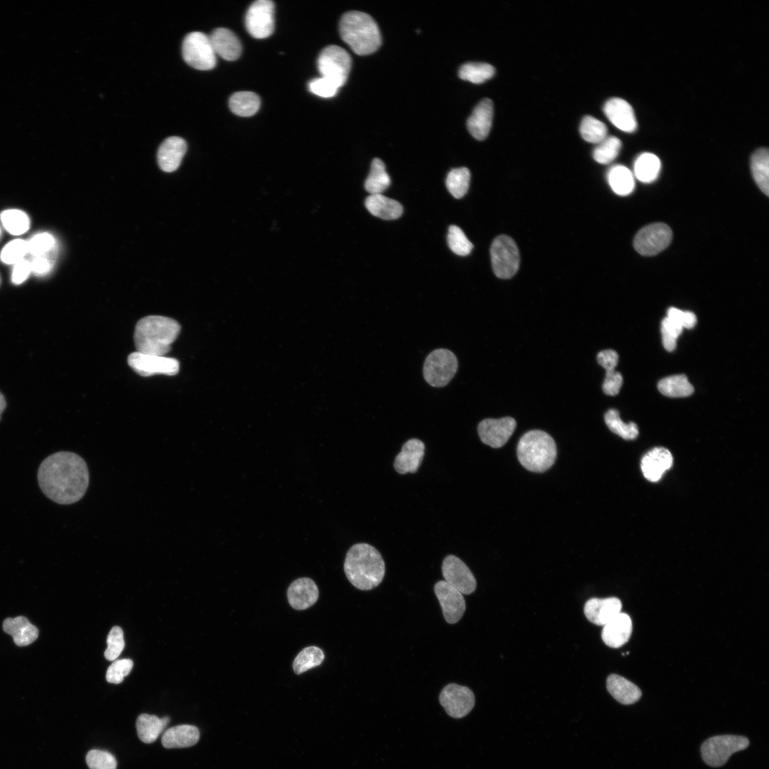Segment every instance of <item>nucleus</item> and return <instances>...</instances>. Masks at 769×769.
Masks as SVG:
<instances>
[{"label":"nucleus","mask_w":769,"mask_h":769,"mask_svg":"<svg viewBox=\"0 0 769 769\" xmlns=\"http://www.w3.org/2000/svg\"><path fill=\"white\" fill-rule=\"evenodd\" d=\"M661 169L659 157L653 153L639 155L634 164V173L637 179L644 183H651L656 179Z\"/></svg>","instance_id":"33"},{"label":"nucleus","mask_w":769,"mask_h":769,"mask_svg":"<svg viewBox=\"0 0 769 769\" xmlns=\"http://www.w3.org/2000/svg\"><path fill=\"white\" fill-rule=\"evenodd\" d=\"M580 133L585 141L598 144L607 137V128L602 121L587 115L582 120Z\"/></svg>","instance_id":"42"},{"label":"nucleus","mask_w":769,"mask_h":769,"mask_svg":"<svg viewBox=\"0 0 769 769\" xmlns=\"http://www.w3.org/2000/svg\"><path fill=\"white\" fill-rule=\"evenodd\" d=\"M341 38L357 55H369L380 46L382 38L379 27L369 14L350 11L345 13L339 25Z\"/></svg>","instance_id":"4"},{"label":"nucleus","mask_w":769,"mask_h":769,"mask_svg":"<svg viewBox=\"0 0 769 769\" xmlns=\"http://www.w3.org/2000/svg\"><path fill=\"white\" fill-rule=\"evenodd\" d=\"M133 662L130 659H122L113 661L106 672V680L112 684H120L124 678L130 674L132 669Z\"/></svg>","instance_id":"50"},{"label":"nucleus","mask_w":769,"mask_h":769,"mask_svg":"<svg viewBox=\"0 0 769 769\" xmlns=\"http://www.w3.org/2000/svg\"><path fill=\"white\" fill-rule=\"evenodd\" d=\"M344 571L353 586L361 590H370L382 582L385 574V564L375 547L360 543L348 550Z\"/></svg>","instance_id":"2"},{"label":"nucleus","mask_w":769,"mask_h":769,"mask_svg":"<svg viewBox=\"0 0 769 769\" xmlns=\"http://www.w3.org/2000/svg\"><path fill=\"white\" fill-rule=\"evenodd\" d=\"M180 330L179 323L172 318L161 315L144 317L137 323L135 329L136 351L164 356Z\"/></svg>","instance_id":"3"},{"label":"nucleus","mask_w":769,"mask_h":769,"mask_svg":"<svg viewBox=\"0 0 769 769\" xmlns=\"http://www.w3.org/2000/svg\"><path fill=\"white\" fill-rule=\"evenodd\" d=\"M458 369L456 355L449 350L439 348L427 357L423 367L424 380L435 387L446 386L455 375Z\"/></svg>","instance_id":"8"},{"label":"nucleus","mask_w":769,"mask_h":769,"mask_svg":"<svg viewBox=\"0 0 769 769\" xmlns=\"http://www.w3.org/2000/svg\"><path fill=\"white\" fill-rule=\"evenodd\" d=\"M494 73V67L487 63L469 62L462 65L459 70L460 78L476 84L491 78Z\"/></svg>","instance_id":"38"},{"label":"nucleus","mask_w":769,"mask_h":769,"mask_svg":"<svg viewBox=\"0 0 769 769\" xmlns=\"http://www.w3.org/2000/svg\"><path fill=\"white\" fill-rule=\"evenodd\" d=\"M668 318L677 322L683 328L691 329L693 328L697 321L696 315L691 311H684L671 307L667 310Z\"/></svg>","instance_id":"53"},{"label":"nucleus","mask_w":769,"mask_h":769,"mask_svg":"<svg viewBox=\"0 0 769 769\" xmlns=\"http://www.w3.org/2000/svg\"><path fill=\"white\" fill-rule=\"evenodd\" d=\"M604 418L609 429L624 439H634L639 434L637 424L632 422L628 424L624 423L619 417V412L617 409H609L605 413Z\"/></svg>","instance_id":"39"},{"label":"nucleus","mask_w":769,"mask_h":769,"mask_svg":"<svg viewBox=\"0 0 769 769\" xmlns=\"http://www.w3.org/2000/svg\"><path fill=\"white\" fill-rule=\"evenodd\" d=\"M31 272L30 262L25 259L21 260L15 263L12 271V282L16 285L22 283L27 279Z\"/></svg>","instance_id":"54"},{"label":"nucleus","mask_w":769,"mask_h":769,"mask_svg":"<svg viewBox=\"0 0 769 769\" xmlns=\"http://www.w3.org/2000/svg\"><path fill=\"white\" fill-rule=\"evenodd\" d=\"M608 120L619 130L632 132L636 130L637 122L634 112L630 104L619 98L608 100L603 108Z\"/></svg>","instance_id":"18"},{"label":"nucleus","mask_w":769,"mask_h":769,"mask_svg":"<svg viewBox=\"0 0 769 769\" xmlns=\"http://www.w3.org/2000/svg\"><path fill=\"white\" fill-rule=\"evenodd\" d=\"M750 168L753 179L760 189L766 195L769 194V152L767 148L756 150L750 159Z\"/></svg>","instance_id":"32"},{"label":"nucleus","mask_w":769,"mask_h":769,"mask_svg":"<svg viewBox=\"0 0 769 769\" xmlns=\"http://www.w3.org/2000/svg\"><path fill=\"white\" fill-rule=\"evenodd\" d=\"M27 252L28 243L21 239H16L10 241L2 249L1 259L4 263L15 264L23 259Z\"/></svg>","instance_id":"47"},{"label":"nucleus","mask_w":769,"mask_h":769,"mask_svg":"<svg viewBox=\"0 0 769 769\" xmlns=\"http://www.w3.org/2000/svg\"><path fill=\"white\" fill-rule=\"evenodd\" d=\"M672 464L673 456L671 452L664 447H655L643 456L641 469L648 481L656 482Z\"/></svg>","instance_id":"20"},{"label":"nucleus","mask_w":769,"mask_h":769,"mask_svg":"<svg viewBox=\"0 0 769 769\" xmlns=\"http://www.w3.org/2000/svg\"><path fill=\"white\" fill-rule=\"evenodd\" d=\"M622 382L623 378L620 372L614 370H606L602 390L607 395L614 396L619 393Z\"/></svg>","instance_id":"52"},{"label":"nucleus","mask_w":769,"mask_h":769,"mask_svg":"<svg viewBox=\"0 0 769 769\" xmlns=\"http://www.w3.org/2000/svg\"><path fill=\"white\" fill-rule=\"evenodd\" d=\"M37 478L44 495L62 505L80 500L89 484L85 460L75 453L66 451L46 457L39 466Z\"/></svg>","instance_id":"1"},{"label":"nucleus","mask_w":769,"mask_h":769,"mask_svg":"<svg viewBox=\"0 0 769 769\" xmlns=\"http://www.w3.org/2000/svg\"><path fill=\"white\" fill-rule=\"evenodd\" d=\"M447 243L450 249L461 256L469 255L474 247L462 229L456 225H451L449 228Z\"/></svg>","instance_id":"45"},{"label":"nucleus","mask_w":769,"mask_h":769,"mask_svg":"<svg viewBox=\"0 0 769 769\" xmlns=\"http://www.w3.org/2000/svg\"><path fill=\"white\" fill-rule=\"evenodd\" d=\"M441 571L444 581L461 594L469 595L475 591L476 580L467 565L458 557L447 555L443 560Z\"/></svg>","instance_id":"15"},{"label":"nucleus","mask_w":769,"mask_h":769,"mask_svg":"<svg viewBox=\"0 0 769 769\" xmlns=\"http://www.w3.org/2000/svg\"><path fill=\"white\" fill-rule=\"evenodd\" d=\"M4 631L11 635L14 643L19 647L33 642L38 636V629L23 616L6 618L3 623Z\"/></svg>","instance_id":"27"},{"label":"nucleus","mask_w":769,"mask_h":769,"mask_svg":"<svg viewBox=\"0 0 769 769\" xmlns=\"http://www.w3.org/2000/svg\"><path fill=\"white\" fill-rule=\"evenodd\" d=\"M127 363L135 372L143 377L155 374L172 376L177 375L179 370L177 359L137 351L129 355Z\"/></svg>","instance_id":"12"},{"label":"nucleus","mask_w":769,"mask_h":769,"mask_svg":"<svg viewBox=\"0 0 769 769\" xmlns=\"http://www.w3.org/2000/svg\"><path fill=\"white\" fill-rule=\"evenodd\" d=\"M672 232L669 226L655 223L640 229L634 239L636 251L644 256H653L665 249L670 244Z\"/></svg>","instance_id":"13"},{"label":"nucleus","mask_w":769,"mask_h":769,"mask_svg":"<svg viewBox=\"0 0 769 769\" xmlns=\"http://www.w3.org/2000/svg\"><path fill=\"white\" fill-rule=\"evenodd\" d=\"M169 721L168 716L160 718L155 715L140 714L136 721V728L139 738L145 743H151L155 741Z\"/></svg>","instance_id":"31"},{"label":"nucleus","mask_w":769,"mask_h":769,"mask_svg":"<svg viewBox=\"0 0 769 769\" xmlns=\"http://www.w3.org/2000/svg\"><path fill=\"white\" fill-rule=\"evenodd\" d=\"M391 182L384 162L375 158L371 164L370 173L365 182V188L370 194H382Z\"/></svg>","instance_id":"37"},{"label":"nucleus","mask_w":769,"mask_h":769,"mask_svg":"<svg viewBox=\"0 0 769 769\" xmlns=\"http://www.w3.org/2000/svg\"><path fill=\"white\" fill-rule=\"evenodd\" d=\"M439 702L449 716L460 718L473 709L475 696L467 686L451 683L441 690Z\"/></svg>","instance_id":"14"},{"label":"nucleus","mask_w":769,"mask_h":769,"mask_svg":"<svg viewBox=\"0 0 769 769\" xmlns=\"http://www.w3.org/2000/svg\"><path fill=\"white\" fill-rule=\"evenodd\" d=\"M309 90L322 98H331L335 95L340 88L330 80L324 78H317L311 80L308 83Z\"/></svg>","instance_id":"51"},{"label":"nucleus","mask_w":769,"mask_h":769,"mask_svg":"<svg viewBox=\"0 0 769 769\" xmlns=\"http://www.w3.org/2000/svg\"><path fill=\"white\" fill-rule=\"evenodd\" d=\"M493 271L500 278H511L518 270L520 255L516 244L511 237L501 235L491 246Z\"/></svg>","instance_id":"10"},{"label":"nucleus","mask_w":769,"mask_h":769,"mask_svg":"<svg viewBox=\"0 0 769 769\" xmlns=\"http://www.w3.org/2000/svg\"><path fill=\"white\" fill-rule=\"evenodd\" d=\"M622 142L614 136H607L593 151L594 159L600 164H609L619 155Z\"/></svg>","instance_id":"43"},{"label":"nucleus","mask_w":769,"mask_h":769,"mask_svg":"<svg viewBox=\"0 0 769 769\" xmlns=\"http://www.w3.org/2000/svg\"><path fill=\"white\" fill-rule=\"evenodd\" d=\"M317 64L322 77L330 80L340 88L347 79L352 60L344 48L330 45L320 53Z\"/></svg>","instance_id":"9"},{"label":"nucleus","mask_w":769,"mask_h":769,"mask_svg":"<svg viewBox=\"0 0 769 769\" xmlns=\"http://www.w3.org/2000/svg\"><path fill=\"white\" fill-rule=\"evenodd\" d=\"M632 632V622L630 617L626 613L620 612L603 626L602 639L608 647L619 648L627 642Z\"/></svg>","instance_id":"24"},{"label":"nucleus","mask_w":769,"mask_h":769,"mask_svg":"<svg viewBox=\"0 0 769 769\" xmlns=\"http://www.w3.org/2000/svg\"><path fill=\"white\" fill-rule=\"evenodd\" d=\"M661 329L678 338L683 330V328L675 320L666 317L661 321Z\"/></svg>","instance_id":"57"},{"label":"nucleus","mask_w":769,"mask_h":769,"mask_svg":"<svg viewBox=\"0 0 769 769\" xmlns=\"http://www.w3.org/2000/svg\"><path fill=\"white\" fill-rule=\"evenodd\" d=\"M471 173L466 167L454 168L449 171L446 179V186L450 194L456 199L463 197L469 187Z\"/></svg>","instance_id":"40"},{"label":"nucleus","mask_w":769,"mask_h":769,"mask_svg":"<svg viewBox=\"0 0 769 769\" xmlns=\"http://www.w3.org/2000/svg\"><path fill=\"white\" fill-rule=\"evenodd\" d=\"M606 686L612 696L624 705L637 702L642 696V691L637 686L617 674L610 675L607 679Z\"/></svg>","instance_id":"29"},{"label":"nucleus","mask_w":769,"mask_h":769,"mask_svg":"<svg viewBox=\"0 0 769 769\" xmlns=\"http://www.w3.org/2000/svg\"><path fill=\"white\" fill-rule=\"evenodd\" d=\"M85 760L90 769H116L117 760L110 753L93 749L88 752Z\"/></svg>","instance_id":"46"},{"label":"nucleus","mask_w":769,"mask_h":769,"mask_svg":"<svg viewBox=\"0 0 769 769\" xmlns=\"http://www.w3.org/2000/svg\"><path fill=\"white\" fill-rule=\"evenodd\" d=\"M5 407H6V402H5L4 397L2 395V394L0 392V418H1V414L3 412V411L4 410Z\"/></svg>","instance_id":"58"},{"label":"nucleus","mask_w":769,"mask_h":769,"mask_svg":"<svg viewBox=\"0 0 769 769\" xmlns=\"http://www.w3.org/2000/svg\"><path fill=\"white\" fill-rule=\"evenodd\" d=\"M1 220L4 228L11 234L20 235L29 228V219L22 211L9 209L1 214Z\"/></svg>","instance_id":"44"},{"label":"nucleus","mask_w":769,"mask_h":769,"mask_svg":"<svg viewBox=\"0 0 769 769\" xmlns=\"http://www.w3.org/2000/svg\"><path fill=\"white\" fill-rule=\"evenodd\" d=\"M27 243L28 252L33 256L46 255L55 246V239L48 233L37 234Z\"/></svg>","instance_id":"49"},{"label":"nucleus","mask_w":769,"mask_h":769,"mask_svg":"<svg viewBox=\"0 0 769 769\" xmlns=\"http://www.w3.org/2000/svg\"><path fill=\"white\" fill-rule=\"evenodd\" d=\"M516 427V420L511 417L501 419H485L478 425L481 441L492 448H500L508 441Z\"/></svg>","instance_id":"16"},{"label":"nucleus","mask_w":769,"mask_h":769,"mask_svg":"<svg viewBox=\"0 0 769 769\" xmlns=\"http://www.w3.org/2000/svg\"><path fill=\"white\" fill-rule=\"evenodd\" d=\"M618 354L611 349L602 350L597 356V362L605 370H614L618 363Z\"/></svg>","instance_id":"55"},{"label":"nucleus","mask_w":769,"mask_h":769,"mask_svg":"<svg viewBox=\"0 0 769 769\" xmlns=\"http://www.w3.org/2000/svg\"><path fill=\"white\" fill-rule=\"evenodd\" d=\"M367 209L375 216L384 219H397L403 212L402 204L382 194H370L365 202Z\"/></svg>","instance_id":"30"},{"label":"nucleus","mask_w":769,"mask_h":769,"mask_svg":"<svg viewBox=\"0 0 769 769\" xmlns=\"http://www.w3.org/2000/svg\"><path fill=\"white\" fill-rule=\"evenodd\" d=\"M216 55L226 61H235L239 58L242 47L238 37L229 29L218 28L209 36Z\"/></svg>","instance_id":"26"},{"label":"nucleus","mask_w":769,"mask_h":769,"mask_svg":"<svg viewBox=\"0 0 769 769\" xmlns=\"http://www.w3.org/2000/svg\"><path fill=\"white\" fill-rule=\"evenodd\" d=\"M107 644L108 647L104 652L105 657L108 661H115L125 647L123 632L120 627L115 626L110 629Z\"/></svg>","instance_id":"48"},{"label":"nucleus","mask_w":769,"mask_h":769,"mask_svg":"<svg viewBox=\"0 0 769 769\" xmlns=\"http://www.w3.org/2000/svg\"><path fill=\"white\" fill-rule=\"evenodd\" d=\"M182 51L184 61L195 69L208 70L214 68L216 64V55L209 36L202 32L194 31L187 34L182 42Z\"/></svg>","instance_id":"7"},{"label":"nucleus","mask_w":769,"mask_h":769,"mask_svg":"<svg viewBox=\"0 0 769 769\" xmlns=\"http://www.w3.org/2000/svg\"><path fill=\"white\" fill-rule=\"evenodd\" d=\"M199 739L197 727L183 724L167 729L162 737V744L165 748H188L195 745Z\"/></svg>","instance_id":"28"},{"label":"nucleus","mask_w":769,"mask_h":769,"mask_svg":"<svg viewBox=\"0 0 769 769\" xmlns=\"http://www.w3.org/2000/svg\"><path fill=\"white\" fill-rule=\"evenodd\" d=\"M319 591L315 582L309 577H300L293 581L287 591L291 606L298 610H305L318 600Z\"/></svg>","instance_id":"21"},{"label":"nucleus","mask_w":769,"mask_h":769,"mask_svg":"<svg viewBox=\"0 0 769 769\" xmlns=\"http://www.w3.org/2000/svg\"><path fill=\"white\" fill-rule=\"evenodd\" d=\"M517 456L520 464L527 470L544 472L555 461V442L550 434L543 431L530 430L520 439L517 446Z\"/></svg>","instance_id":"5"},{"label":"nucleus","mask_w":769,"mask_h":769,"mask_svg":"<svg viewBox=\"0 0 769 769\" xmlns=\"http://www.w3.org/2000/svg\"><path fill=\"white\" fill-rule=\"evenodd\" d=\"M274 7V3L270 0H258L250 5L245 16V26L251 36L261 39L273 33Z\"/></svg>","instance_id":"11"},{"label":"nucleus","mask_w":769,"mask_h":769,"mask_svg":"<svg viewBox=\"0 0 769 769\" xmlns=\"http://www.w3.org/2000/svg\"><path fill=\"white\" fill-rule=\"evenodd\" d=\"M749 744L748 738L743 736H714L702 743L701 757L706 765L721 767L726 763L732 754L746 749Z\"/></svg>","instance_id":"6"},{"label":"nucleus","mask_w":769,"mask_h":769,"mask_svg":"<svg viewBox=\"0 0 769 769\" xmlns=\"http://www.w3.org/2000/svg\"><path fill=\"white\" fill-rule=\"evenodd\" d=\"M324 658V653L320 648L315 646L305 647L295 658L293 671L296 674H302L320 665Z\"/></svg>","instance_id":"41"},{"label":"nucleus","mask_w":769,"mask_h":769,"mask_svg":"<svg viewBox=\"0 0 769 769\" xmlns=\"http://www.w3.org/2000/svg\"><path fill=\"white\" fill-rule=\"evenodd\" d=\"M30 262L31 269L37 275H43L49 272L52 267V261L47 256H34Z\"/></svg>","instance_id":"56"},{"label":"nucleus","mask_w":769,"mask_h":769,"mask_svg":"<svg viewBox=\"0 0 769 769\" xmlns=\"http://www.w3.org/2000/svg\"><path fill=\"white\" fill-rule=\"evenodd\" d=\"M261 100L258 95L251 91H239L229 98V105L234 114L241 117L253 115L258 110Z\"/></svg>","instance_id":"35"},{"label":"nucleus","mask_w":769,"mask_h":769,"mask_svg":"<svg viewBox=\"0 0 769 769\" xmlns=\"http://www.w3.org/2000/svg\"><path fill=\"white\" fill-rule=\"evenodd\" d=\"M434 592L446 622L449 624L458 622L466 610V602L463 594L444 580H440L435 584Z\"/></svg>","instance_id":"17"},{"label":"nucleus","mask_w":769,"mask_h":769,"mask_svg":"<svg viewBox=\"0 0 769 769\" xmlns=\"http://www.w3.org/2000/svg\"><path fill=\"white\" fill-rule=\"evenodd\" d=\"M607 181L612 191L619 196H627L634 189L632 172L625 166L615 165L607 172Z\"/></svg>","instance_id":"34"},{"label":"nucleus","mask_w":769,"mask_h":769,"mask_svg":"<svg viewBox=\"0 0 769 769\" xmlns=\"http://www.w3.org/2000/svg\"><path fill=\"white\" fill-rule=\"evenodd\" d=\"M493 105L491 100L484 98L474 108L467 120V128L471 135L478 140L488 135L493 120Z\"/></svg>","instance_id":"25"},{"label":"nucleus","mask_w":769,"mask_h":769,"mask_svg":"<svg viewBox=\"0 0 769 769\" xmlns=\"http://www.w3.org/2000/svg\"><path fill=\"white\" fill-rule=\"evenodd\" d=\"M657 387L663 395L669 397H686L694 391L693 385L684 375L664 377L659 382Z\"/></svg>","instance_id":"36"},{"label":"nucleus","mask_w":769,"mask_h":769,"mask_svg":"<svg viewBox=\"0 0 769 769\" xmlns=\"http://www.w3.org/2000/svg\"><path fill=\"white\" fill-rule=\"evenodd\" d=\"M185 140L177 136L165 139L157 152V161L160 168L167 172L176 170L181 164L187 151Z\"/></svg>","instance_id":"23"},{"label":"nucleus","mask_w":769,"mask_h":769,"mask_svg":"<svg viewBox=\"0 0 769 769\" xmlns=\"http://www.w3.org/2000/svg\"><path fill=\"white\" fill-rule=\"evenodd\" d=\"M425 446L418 439H410L402 446L401 451L397 455L394 467L400 474L415 473L423 459Z\"/></svg>","instance_id":"22"},{"label":"nucleus","mask_w":769,"mask_h":769,"mask_svg":"<svg viewBox=\"0 0 769 769\" xmlns=\"http://www.w3.org/2000/svg\"><path fill=\"white\" fill-rule=\"evenodd\" d=\"M622 602L617 597L591 598L584 606V613L592 623L604 626L621 612Z\"/></svg>","instance_id":"19"}]
</instances>
